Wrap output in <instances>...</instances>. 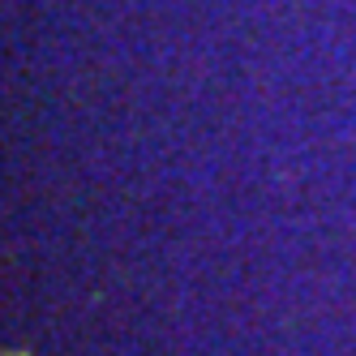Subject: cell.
<instances>
[{
	"label": "cell",
	"mask_w": 356,
	"mask_h": 356,
	"mask_svg": "<svg viewBox=\"0 0 356 356\" xmlns=\"http://www.w3.org/2000/svg\"><path fill=\"white\" fill-rule=\"evenodd\" d=\"M5 356H31V352H5Z\"/></svg>",
	"instance_id": "cell-1"
}]
</instances>
